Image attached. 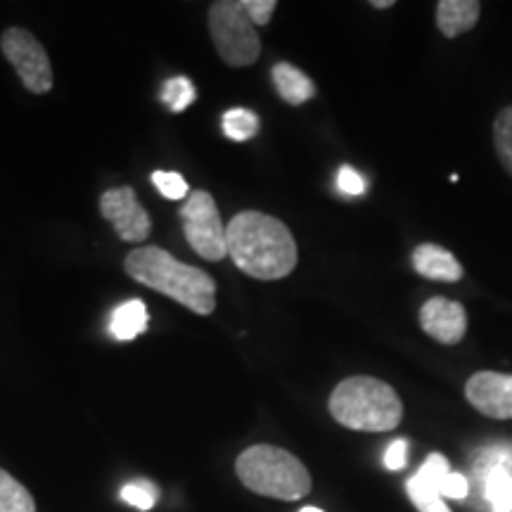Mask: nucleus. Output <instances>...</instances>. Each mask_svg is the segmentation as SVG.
Segmentation results:
<instances>
[{"instance_id":"f257e3e1","label":"nucleus","mask_w":512,"mask_h":512,"mask_svg":"<svg viewBox=\"0 0 512 512\" xmlns=\"http://www.w3.org/2000/svg\"><path fill=\"white\" fill-rule=\"evenodd\" d=\"M226 242L233 264L254 280H283L297 268V242L275 216L242 211L226 226Z\"/></svg>"},{"instance_id":"f03ea898","label":"nucleus","mask_w":512,"mask_h":512,"mask_svg":"<svg viewBox=\"0 0 512 512\" xmlns=\"http://www.w3.org/2000/svg\"><path fill=\"white\" fill-rule=\"evenodd\" d=\"M124 268L136 283L166 294L197 316H209L216 309V280L202 268L178 261L162 247L133 249L126 254Z\"/></svg>"},{"instance_id":"7ed1b4c3","label":"nucleus","mask_w":512,"mask_h":512,"mask_svg":"<svg viewBox=\"0 0 512 512\" xmlns=\"http://www.w3.org/2000/svg\"><path fill=\"white\" fill-rule=\"evenodd\" d=\"M330 415L356 432H389L399 427L403 403L396 389L377 377L356 375L339 382L330 394Z\"/></svg>"},{"instance_id":"20e7f679","label":"nucleus","mask_w":512,"mask_h":512,"mask_svg":"<svg viewBox=\"0 0 512 512\" xmlns=\"http://www.w3.org/2000/svg\"><path fill=\"white\" fill-rule=\"evenodd\" d=\"M235 472L252 494L278 501H299L311 494L306 465L280 446L256 444L245 448L235 460Z\"/></svg>"},{"instance_id":"39448f33","label":"nucleus","mask_w":512,"mask_h":512,"mask_svg":"<svg viewBox=\"0 0 512 512\" xmlns=\"http://www.w3.org/2000/svg\"><path fill=\"white\" fill-rule=\"evenodd\" d=\"M209 34L216 53L230 67H249L259 60L261 41L242 0H216L209 8Z\"/></svg>"},{"instance_id":"423d86ee","label":"nucleus","mask_w":512,"mask_h":512,"mask_svg":"<svg viewBox=\"0 0 512 512\" xmlns=\"http://www.w3.org/2000/svg\"><path fill=\"white\" fill-rule=\"evenodd\" d=\"M181 223L188 245L195 249L202 259L221 261L228 256L226 226H223L216 200L207 190L190 192L183 202Z\"/></svg>"},{"instance_id":"0eeeda50","label":"nucleus","mask_w":512,"mask_h":512,"mask_svg":"<svg viewBox=\"0 0 512 512\" xmlns=\"http://www.w3.org/2000/svg\"><path fill=\"white\" fill-rule=\"evenodd\" d=\"M0 50L15 69L24 88L34 95L53 91V67L43 43L29 29L8 27L0 36Z\"/></svg>"},{"instance_id":"6e6552de","label":"nucleus","mask_w":512,"mask_h":512,"mask_svg":"<svg viewBox=\"0 0 512 512\" xmlns=\"http://www.w3.org/2000/svg\"><path fill=\"white\" fill-rule=\"evenodd\" d=\"M100 214L117 230V235L124 242H143L152 230V221L147 211L138 204V197L133 188L121 185L102 192L100 197Z\"/></svg>"},{"instance_id":"1a4fd4ad","label":"nucleus","mask_w":512,"mask_h":512,"mask_svg":"<svg viewBox=\"0 0 512 512\" xmlns=\"http://www.w3.org/2000/svg\"><path fill=\"white\" fill-rule=\"evenodd\" d=\"M465 396L486 418L510 420L512 418V375L482 370L465 384Z\"/></svg>"},{"instance_id":"9d476101","label":"nucleus","mask_w":512,"mask_h":512,"mask_svg":"<svg viewBox=\"0 0 512 512\" xmlns=\"http://www.w3.org/2000/svg\"><path fill=\"white\" fill-rule=\"evenodd\" d=\"M420 325L441 344H458L467 332L465 306L446 297H434L420 309Z\"/></svg>"},{"instance_id":"9b49d317","label":"nucleus","mask_w":512,"mask_h":512,"mask_svg":"<svg viewBox=\"0 0 512 512\" xmlns=\"http://www.w3.org/2000/svg\"><path fill=\"white\" fill-rule=\"evenodd\" d=\"M413 268L422 278L439 280V283H458L463 278V266L448 249L425 242V245L415 247L413 252Z\"/></svg>"},{"instance_id":"f8f14e48","label":"nucleus","mask_w":512,"mask_h":512,"mask_svg":"<svg viewBox=\"0 0 512 512\" xmlns=\"http://www.w3.org/2000/svg\"><path fill=\"white\" fill-rule=\"evenodd\" d=\"M482 5L477 0H441L437 5V27L446 38H456L477 24Z\"/></svg>"},{"instance_id":"ddd939ff","label":"nucleus","mask_w":512,"mask_h":512,"mask_svg":"<svg viewBox=\"0 0 512 512\" xmlns=\"http://www.w3.org/2000/svg\"><path fill=\"white\" fill-rule=\"evenodd\" d=\"M273 86L278 91L287 105H304L306 100H311L316 95V83L306 76L302 69H297L290 62H278L273 67Z\"/></svg>"},{"instance_id":"4468645a","label":"nucleus","mask_w":512,"mask_h":512,"mask_svg":"<svg viewBox=\"0 0 512 512\" xmlns=\"http://www.w3.org/2000/svg\"><path fill=\"white\" fill-rule=\"evenodd\" d=\"M147 323H150V313H147L145 302L131 299V302L114 309L110 318V332L114 339H119V342H131V339H136L140 332L147 330Z\"/></svg>"},{"instance_id":"2eb2a0df","label":"nucleus","mask_w":512,"mask_h":512,"mask_svg":"<svg viewBox=\"0 0 512 512\" xmlns=\"http://www.w3.org/2000/svg\"><path fill=\"white\" fill-rule=\"evenodd\" d=\"M0 512H36V501L22 482L0 467Z\"/></svg>"},{"instance_id":"dca6fc26","label":"nucleus","mask_w":512,"mask_h":512,"mask_svg":"<svg viewBox=\"0 0 512 512\" xmlns=\"http://www.w3.org/2000/svg\"><path fill=\"white\" fill-rule=\"evenodd\" d=\"M223 133L235 143H245V140L254 138L259 133V117L247 107H233L223 114L221 119Z\"/></svg>"},{"instance_id":"f3484780","label":"nucleus","mask_w":512,"mask_h":512,"mask_svg":"<svg viewBox=\"0 0 512 512\" xmlns=\"http://www.w3.org/2000/svg\"><path fill=\"white\" fill-rule=\"evenodd\" d=\"M406 489H408V496H411L413 505L420 512H451V510H448V505L444 503V498H441L437 486L425 482V479H422L418 472H415V475L408 479Z\"/></svg>"},{"instance_id":"a211bd4d","label":"nucleus","mask_w":512,"mask_h":512,"mask_svg":"<svg viewBox=\"0 0 512 512\" xmlns=\"http://www.w3.org/2000/svg\"><path fill=\"white\" fill-rule=\"evenodd\" d=\"M494 147L503 169L512 176V105L503 107L494 121Z\"/></svg>"},{"instance_id":"6ab92c4d","label":"nucleus","mask_w":512,"mask_h":512,"mask_svg":"<svg viewBox=\"0 0 512 512\" xmlns=\"http://www.w3.org/2000/svg\"><path fill=\"white\" fill-rule=\"evenodd\" d=\"M195 98H197L195 86H192V81L185 79V76H174V79L166 81L162 88V100L166 102V107H169L171 112L188 110L192 102H195Z\"/></svg>"},{"instance_id":"aec40b11","label":"nucleus","mask_w":512,"mask_h":512,"mask_svg":"<svg viewBox=\"0 0 512 512\" xmlns=\"http://www.w3.org/2000/svg\"><path fill=\"white\" fill-rule=\"evenodd\" d=\"M152 183H155V188L171 202L188 200L190 195L188 181H185L181 174H176V171H155V174H152Z\"/></svg>"},{"instance_id":"412c9836","label":"nucleus","mask_w":512,"mask_h":512,"mask_svg":"<svg viewBox=\"0 0 512 512\" xmlns=\"http://www.w3.org/2000/svg\"><path fill=\"white\" fill-rule=\"evenodd\" d=\"M121 498L138 510H152L157 503V489L150 482H131L121 489Z\"/></svg>"},{"instance_id":"4be33fe9","label":"nucleus","mask_w":512,"mask_h":512,"mask_svg":"<svg viewBox=\"0 0 512 512\" xmlns=\"http://www.w3.org/2000/svg\"><path fill=\"white\" fill-rule=\"evenodd\" d=\"M337 188L344 192V195H363L366 192V181H363V176L358 174L354 166H342L337 174Z\"/></svg>"},{"instance_id":"5701e85b","label":"nucleus","mask_w":512,"mask_h":512,"mask_svg":"<svg viewBox=\"0 0 512 512\" xmlns=\"http://www.w3.org/2000/svg\"><path fill=\"white\" fill-rule=\"evenodd\" d=\"M242 5H245L247 15L254 22V27H264V24L271 22L275 8H278L275 0H242Z\"/></svg>"},{"instance_id":"b1692460","label":"nucleus","mask_w":512,"mask_h":512,"mask_svg":"<svg viewBox=\"0 0 512 512\" xmlns=\"http://www.w3.org/2000/svg\"><path fill=\"white\" fill-rule=\"evenodd\" d=\"M441 498H456V501H463L470 494V482L467 477L460 475V472H448L444 482L439 486Z\"/></svg>"},{"instance_id":"393cba45","label":"nucleus","mask_w":512,"mask_h":512,"mask_svg":"<svg viewBox=\"0 0 512 512\" xmlns=\"http://www.w3.org/2000/svg\"><path fill=\"white\" fill-rule=\"evenodd\" d=\"M408 460V441L406 439H396L389 444L387 451H384V467L387 470H403Z\"/></svg>"},{"instance_id":"a878e982","label":"nucleus","mask_w":512,"mask_h":512,"mask_svg":"<svg viewBox=\"0 0 512 512\" xmlns=\"http://www.w3.org/2000/svg\"><path fill=\"white\" fill-rule=\"evenodd\" d=\"M392 5H394V0H375L373 8H392Z\"/></svg>"},{"instance_id":"bb28decb","label":"nucleus","mask_w":512,"mask_h":512,"mask_svg":"<svg viewBox=\"0 0 512 512\" xmlns=\"http://www.w3.org/2000/svg\"><path fill=\"white\" fill-rule=\"evenodd\" d=\"M299 512H323L320 508H302Z\"/></svg>"}]
</instances>
